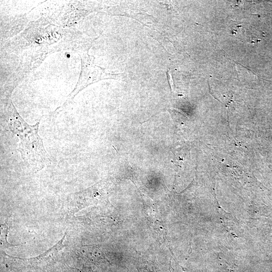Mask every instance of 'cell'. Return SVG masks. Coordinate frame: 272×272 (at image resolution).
Segmentation results:
<instances>
[{
    "mask_svg": "<svg viewBox=\"0 0 272 272\" xmlns=\"http://www.w3.org/2000/svg\"><path fill=\"white\" fill-rule=\"evenodd\" d=\"M78 272H93L91 269H83L79 270Z\"/></svg>",
    "mask_w": 272,
    "mask_h": 272,
    "instance_id": "cell-3",
    "label": "cell"
},
{
    "mask_svg": "<svg viewBox=\"0 0 272 272\" xmlns=\"http://www.w3.org/2000/svg\"><path fill=\"white\" fill-rule=\"evenodd\" d=\"M8 226L6 224L1 225V242L5 247L11 245L7 242Z\"/></svg>",
    "mask_w": 272,
    "mask_h": 272,
    "instance_id": "cell-2",
    "label": "cell"
},
{
    "mask_svg": "<svg viewBox=\"0 0 272 272\" xmlns=\"http://www.w3.org/2000/svg\"><path fill=\"white\" fill-rule=\"evenodd\" d=\"M6 122L8 129L20 140L18 151L27 164L37 171L50 164L49 156L38 134L39 122L28 124L14 110Z\"/></svg>",
    "mask_w": 272,
    "mask_h": 272,
    "instance_id": "cell-1",
    "label": "cell"
}]
</instances>
